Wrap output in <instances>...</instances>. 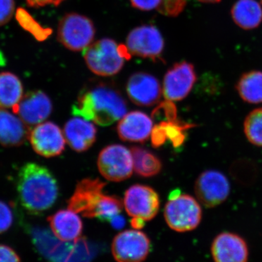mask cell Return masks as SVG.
Instances as JSON below:
<instances>
[{"label":"cell","mask_w":262,"mask_h":262,"mask_svg":"<svg viewBox=\"0 0 262 262\" xmlns=\"http://www.w3.org/2000/svg\"><path fill=\"white\" fill-rule=\"evenodd\" d=\"M72 115L108 126L127 113V103L121 93L112 84L91 82L81 90L72 106Z\"/></svg>","instance_id":"1"},{"label":"cell","mask_w":262,"mask_h":262,"mask_svg":"<svg viewBox=\"0 0 262 262\" xmlns=\"http://www.w3.org/2000/svg\"><path fill=\"white\" fill-rule=\"evenodd\" d=\"M17 192L22 206L29 213L39 214L55 204L59 189L56 178L46 167L28 163L19 170Z\"/></svg>","instance_id":"2"},{"label":"cell","mask_w":262,"mask_h":262,"mask_svg":"<svg viewBox=\"0 0 262 262\" xmlns=\"http://www.w3.org/2000/svg\"><path fill=\"white\" fill-rule=\"evenodd\" d=\"M83 56L86 64L93 73L110 77L120 72L131 55L126 46L117 44L113 39L103 38L85 48Z\"/></svg>","instance_id":"3"},{"label":"cell","mask_w":262,"mask_h":262,"mask_svg":"<svg viewBox=\"0 0 262 262\" xmlns=\"http://www.w3.org/2000/svg\"><path fill=\"white\" fill-rule=\"evenodd\" d=\"M164 216L170 229L178 232L194 230L202 220L201 205L189 194H181L165 205Z\"/></svg>","instance_id":"4"},{"label":"cell","mask_w":262,"mask_h":262,"mask_svg":"<svg viewBox=\"0 0 262 262\" xmlns=\"http://www.w3.org/2000/svg\"><path fill=\"white\" fill-rule=\"evenodd\" d=\"M94 36L93 22L78 13H68L58 24V41L72 51H83L93 42Z\"/></svg>","instance_id":"5"},{"label":"cell","mask_w":262,"mask_h":262,"mask_svg":"<svg viewBox=\"0 0 262 262\" xmlns=\"http://www.w3.org/2000/svg\"><path fill=\"white\" fill-rule=\"evenodd\" d=\"M97 165L103 178L114 182H123L130 178L134 170L130 150L120 144L103 148L98 155Z\"/></svg>","instance_id":"6"},{"label":"cell","mask_w":262,"mask_h":262,"mask_svg":"<svg viewBox=\"0 0 262 262\" xmlns=\"http://www.w3.org/2000/svg\"><path fill=\"white\" fill-rule=\"evenodd\" d=\"M151 250L149 237L139 229H127L115 236L112 253L117 262H143Z\"/></svg>","instance_id":"7"},{"label":"cell","mask_w":262,"mask_h":262,"mask_svg":"<svg viewBox=\"0 0 262 262\" xmlns=\"http://www.w3.org/2000/svg\"><path fill=\"white\" fill-rule=\"evenodd\" d=\"M158 193L149 186L135 184L127 189L124 196V206L132 219L149 222L156 216L160 209Z\"/></svg>","instance_id":"8"},{"label":"cell","mask_w":262,"mask_h":262,"mask_svg":"<svg viewBox=\"0 0 262 262\" xmlns=\"http://www.w3.org/2000/svg\"><path fill=\"white\" fill-rule=\"evenodd\" d=\"M194 192L203 206L213 208L222 204L228 198L230 184L225 174L218 170H206L196 179Z\"/></svg>","instance_id":"9"},{"label":"cell","mask_w":262,"mask_h":262,"mask_svg":"<svg viewBox=\"0 0 262 262\" xmlns=\"http://www.w3.org/2000/svg\"><path fill=\"white\" fill-rule=\"evenodd\" d=\"M125 46L131 56L156 60L163 53L164 40L154 26L143 25L129 33Z\"/></svg>","instance_id":"10"},{"label":"cell","mask_w":262,"mask_h":262,"mask_svg":"<svg viewBox=\"0 0 262 262\" xmlns=\"http://www.w3.org/2000/svg\"><path fill=\"white\" fill-rule=\"evenodd\" d=\"M196 75L194 66L187 61L176 63L165 74L163 80V94L165 99L179 101L192 91Z\"/></svg>","instance_id":"11"},{"label":"cell","mask_w":262,"mask_h":262,"mask_svg":"<svg viewBox=\"0 0 262 262\" xmlns=\"http://www.w3.org/2000/svg\"><path fill=\"white\" fill-rule=\"evenodd\" d=\"M29 139L34 151L44 158L58 156L65 149V137L54 122L38 124L29 131Z\"/></svg>","instance_id":"12"},{"label":"cell","mask_w":262,"mask_h":262,"mask_svg":"<svg viewBox=\"0 0 262 262\" xmlns=\"http://www.w3.org/2000/svg\"><path fill=\"white\" fill-rule=\"evenodd\" d=\"M106 183L99 179L87 178L77 183L68 202L69 209L86 218H95V212L103 196Z\"/></svg>","instance_id":"13"},{"label":"cell","mask_w":262,"mask_h":262,"mask_svg":"<svg viewBox=\"0 0 262 262\" xmlns=\"http://www.w3.org/2000/svg\"><path fill=\"white\" fill-rule=\"evenodd\" d=\"M13 111L27 126L32 127L42 123L51 115L53 103L46 93L33 91L24 95Z\"/></svg>","instance_id":"14"},{"label":"cell","mask_w":262,"mask_h":262,"mask_svg":"<svg viewBox=\"0 0 262 262\" xmlns=\"http://www.w3.org/2000/svg\"><path fill=\"white\" fill-rule=\"evenodd\" d=\"M126 91L130 101L138 106H151L159 102L162 90L159 81L146 72H136L127 82Z\"/></svg>","instance_id":"15"},{"label":"cell","mask_w":262,"mask_h":262,"mask_svg":"<svg viewBox=\"0 0 262 262\" xmlns=\"http://www.w3.org/2000/svg\"><path fill=\"white\" fill-rule=\"evenodd\" d=\"M211 254L215 262H248L247 243L238 234L222 232L213 239Z\"/></svg>","instance_id":"16"},{"label":"cell","mask_w":262,"mask_h":262,"mask_svg":"<svg viewBox=\"0 0 262 262\" xmlns=\"http://www.w3.org/2000/svg\"><path fill=\"white\" fill-rule=\"evenodd\" d=\"M153 129V122L146 114L131 112L120 119L117 134L122 141L143 143L149 139Z\"/></svg>","instance_id":"17"},{"label":"cell","mask_w":262,"mask_h":262,"mask_svg":"<svg viewBox=\"0 0 262 262\" xmlns=\"http://www.w3.org/2000/svg\"><path fill=\"white\" fill-rule=\"evenodd\" d=\"M64 137L68 145L77 152H83L91 147L96 140L97 129L89 120L74 117L67 122Z\"/></svg>","instance_id":"18"},{"label":"cell","mask_w":262,"mask_h":262,"mask_svg":"<svg viewBox=\"0 0 262 262\" xmlns=\"http://www.w3.org/2000/svg\"><path fill=\"white\" fill-rule=\"evenodd\" d=\"M48 221L55 237L62 242H76L82 235L83 224L78 213L72 210H60Z\"/></svg>","instance_id":"19"},{"label":"cell","mask_w":262,"mask_h":262,"mask_svg":"<svg viewBox=\"0 0 262 262\" xmlns=\"http://www.w3.org/2000/svg\"><path fill=\"white\" fill-rule=\"evenodd\" d=\"M29 127L13 114L0 108V144L6 147L22 145L29 138Z\"/></svg>","instance_id":"20"},{"label":"cell","mask_w":262,"mask_h":262,"mask_svg":"<svg viewBox=\"0 0 262 262\" xmlns=\"http://www.w3.org/2000/svg\"><path fill=\"white\" fill-rule=\"evenodd\" d=\"M192 125L181 122L178 119L173 121H162L151 131V144L155 148L160 147L166 141H170L174 147L182 145L186 139L184 131Z\"/></svg>","instance_id":"21"},{"label":"cell","mask_w":262,"mask_h":262,"mask_svg":"<svg viewBox=\"0 0 262 262\" xmlns=\"http://www.w3.org/2000/svg\"><path fill=\"white\" fill-rule=\"evenodd\" d=\"M231 15L234 23L245 30L257 28L262 22V8L256 0H237Z\"/></svg>","instance_id":"22"},{"label":"cell","mask_w":262,"mask_h":262,"mask_svg":"<svg viewBox=\"0 0 262 262\" xmlns=\"http://www.w3.org/2000/svg\"><path fill=\"white\" fill-rule=\"evenodd\" d=\"M24 96L21 81L9 72L0 73V108H13Z\"/></svg>","instance_id":"23"},{"label":"cell","mask_w":262,"mask_h":262,"mask_svg":"<svg viewBox=\"0 0 262 262\" xmlns=\"http://www.w3.org/2000/svg\"><path fill=\"white\" fill-rule=\"evenodd\" d=\"M134 160V168L136 173L140 177L149 178L155 177L161 171V160L149 150L139 146L130 149Z\"/></svg>","instance_id":"24"},{"label":"cell","mask_w":262,"mask_h":262,"mask_svg":"<svg viewBox=\"0 0 262 262\" xmlns=\"http://www.w3.org/2000/svg\"><path fill=\"white\" fill-rule=\"evenodd\" d=\"M236 89L244 101L249 103L262 102V72L251 71L241 76Z\"/></svg>","instance_id":"25"},{"label":"cell","mask_w":262,"mask_h":262,"mask_svg":"<svg viewBox=\"0 0 262 262\" xmlns=\"http://www.w3.org/2000/svg\"><path fill=\"white\" fill-rule=\"evenodd\" d=\"M122 211V203L120 198L103 194L96 207L95 218L101 222H112Z\"/></svg>","instance_id":"26"},{"label":"cell","mask_w":262,"mask_h":262,"mask_svg":"<svg viewBox=\"0 0 262 262\" xmlns=\"http://www.w3.org/2000/svg\"><path fill=\"white\" fill-rule=\"evenodd\" d=\"M244 132L251 144L262 146V108L248 114L244 122Z\"/></svg>","instance_id":"27"},{"label":"cell","mask_w":262,"mask_h":262,"mask_svg":"<svg viewBox=\"0 0 262 262\" xmlns=\"http://www.w3.org/2000/svg\"><path fill=\"white\" fill-rule=\"evenodd\" d=\"M187 5V0H162L158 10L167 16L175 17L180 14Z\"/></svg>","instance_id":"28"},{"label":"cell","mask_w":262,"mask_h":262,"mask_svg":"<svg viewBox=\"0 0 262 262\" xmlns=\"http://www.w3.org/2000/svg\"><path fill=\"white\" fill-rule=\"evenodd\" d=\"M154 118L163 119L165 121H173L177 120V110L175 105L170 101H164L153 112Z\"/></svg>","instance_id":"29"},{"label":"cell","mask_w":262,"mask_h":262,"mask_svg":"<svg viewBox=\"0 0 262 262\" xmlns=\"http://www.w3.org/2000/svg\"><path fill=\"white\" fill-rule=\"evenodd\" d=\"M13 222V213L11 207L0 201V234L4 233L10 228Z\"/></svg>","instance_id":"30"},{"label":"cell","mask_w":262,"mask_h":262,"mask_svg":"<svg viewBox=\"0 0 262 262\" xmlns=\"http://www.w3.org/2000/svg\"><path fill=\"white\" fill-rule=\"evenodd\" d=\"M14 11V0H0V26L8 23Z\"/></svg>","instance_id":"31"},{"label":"cell","mask_w":262,"mask_h":262,"mask_svg":"<svg viewBox=\"0 0 262 262\" xmlns=\"http://www.w3.org/2000/svg\"><path fill=\"white\" fill-rule=\"evenodd\" d=\"M135 8L142 11H150L159 8L162 0H130Z\"/></svg>","instance_id":"32"},{"label":"cell","mask_w":262,"mask_h":262,"mask_svg":"<svg viewBox=\"0 0 262 262\" xmlns=\"http://www.w3.org/2000/svg\"><path fill=\"white\" fill-rule=\"evenodd\" d=\"M0 262H20V258L13 248L0 245Z\"/></svg>","instance_id":"33"},{"label":"cell","mask_w":262,"mask_h":262,"mask_svg":"<svg viewBox=\"0 0 262 262\" xmlns=\"http://www.w3.org/2000/svg\"><path fill=\"white\" fill-rule=\"evenodd\" d=\"M28 3L29 6L33 8H39V7H44L46 5H53L57 6L61 4L63 0H26Z\"/></svg>","instance_id":"34"},{"label":"cell","mask_w":262,"mask_h":262,"mask_svg":"<svg viewBox=\"0 0 262 262\" xmlns=\"http://www.w3.org/2000/svg\"><path fill=\"white\" fill-rule=\"evenodd\" d=\"M181 195L180 190L179 189H175L173 192H170V195H169V199H174V198H177V196Z\"/></svg>","instance_id":"35"},{"label":"cell","mask_w":262,"mask_h":262,"mask_svg":"<svg viewBox=\"0 0 262 262\" xmlns=\"http://www.w3.org/2000/svg\"><path fill=\"white\" fill-rule=\"evenodd\" d=\"M198 1L204 3H218L221 2V0H198Z\"/></svg>","instance_id":"36"},{"label":"cell","mask_w":262,"mask_h":262,"mask_svg":"<svg viewBox=\"0 0 262 262\" xmlns=\"http://www.w3.org/2000/svg\"><path fill=\"white\" fill-rule=\"evenodd\" d=\"M261 4H262V0H261Z\"/></svg>","instance_id":"37"}]
</instances>
